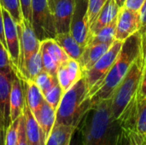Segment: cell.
I'll return each mask as SVG.
<instances>
[{
  "label": "cell",
  "instance_id": "cell-1",
  "mask_svg": "<svg viewBox=\"0 0 146 145\" xmlns=\"http://www.w3.org/2000/svg\"><path fill=\"white\" fill-rule=\"evenodd\" d=\"M111 103V98L103 100L86 114L80 123L82 145H118L121 128L112 116Z\"/></svg>",
  "mask_w": 146,
  "mask_h": 145
},
{
  "label": "cell",
  "instance_id": "cell-2",
  "mask_svg": "<svg viewBox=\"0 0 146 145\" xmlns=\"http://www.w3.org/2000/svg\"><path fill=\"white\" fill-rule=\"evenodd\" d=\"M140 56H142V35L138 31L123 41L113 66L96 92L90 97L92 106L112 97L117 85L126 76L133 62Z\"/></svg>",
  "mask_w": 146,
  "mask_h": 145
},
{
  "label": "cell",
  "instance_id": "cell-3",
  "mask_svg": "<svg viewBox=\"0 0 146 145\" xmlns=\"http://www.w3.org/2000/svg\"><path fill=\"white\" fill-rule=\"evenodd\" d=\"M92 108L89 89L84 77L80 78L64 92L56 111L54 126H68L79 128L86 114Z\"/></svg>",
  "mask_w": 146,
  "mask_h": 145
},
{
  "label": "cell",
  "instance_id": "cell-4",
  "mask_svg": "<svg viewBox=\"0 0 146 145\" xmlns=\"http://www.w3.org/2000/svg\"><path fill=\"white\" fill-rule=\"evenodd\" d=\"M144 68L145 61L140 56L133 62L126 76L115 88L111 97V113L115 121H118L126 108L137 96Z\"/></svg>",
  "mask_w": 146,
  "mask_h": 145
},
{
  "label": "cell",
  "instance_id": "cell-5",
  "mask_svg": "<svg viewBox=\"0 0 146 145\" xmlns=\"http://www.w3.org/2000/svg\"><path fill=\"white\" fill-rule=\"evenodd\" d=\"M122 44L123 41L115 39L110 49L99 58V60L89 70L82 73L89 89L90 97L96 92L98 86L108 74L121 51Z\"/></svg>",
  "mask_w": 146,
  "mask_h": 145
},
{
  "label": "cell",
  "instance_id": "cell-6",
  "mask_svg": "<svg viewBox=\"0 0 146 145\" xmlns=\"http://www.w3.org/2000/svg\"><path fill=\"white\" fill-rule=\"evenodd\" d=\"M117 121L121 129L133 132L142 140L146 138V97L137 100L136 96Z\"/></svg>",
  "mask_w": 146,
  "mask_h": 145
},
{
  "label": "cell",
  "instance_id": "cell-7",
  "mask_svg": "<svg viewBox=\"0 0 146 145\" xmlns=\"http://www.w3.org/2000/svg\"><path fill=\"white\" fill-rule=\"evenodd\" d=\"M32 26L40 42L56 38L57 33L48 0H32Z\"/></svg>",
  "mask_w": 146,
  "mask_h": 145
},
{
  "label": "cell",
  "instance_id": "cell-8",
  "mask_svg": "<svg viewBox=\"0 0 146 145\" xmlns=\"http://www.w3.org/2000/svg\"><path fill=\"white\" fill-rule=\"evenodd\" d=\"M19 37V63L15 73L21 74L23 71L25 62L28 58L40 48V41L37 38L33 31L32 22L25 18L21 23L16 24Z\"/></svg>",
  "mask_w": 146,
  "mask_h": 145
},
{
  "label": "cell",
  "instance_id": "cell-9",
  "mask_svg": "<svg viewBox=\"0 0 146 145\" xmlns=\"http://www.w3.org/2000/svg\"><path fill=\"white\" fill-rule=\"evenodd\" d=\"M16 76L11 67L0 68V129L5 135L10 123L9 99L12 81Z\"/></svg>",
  "mask_w": 146,
  "mask_h": 145
},
{
  "label": "cell",
  "instance_id": "cell-10",
  "mask_svg": "<svg viewBox=\"0 0 146 145\" xmlns=\"http://www.w3.org/2000/svg\"><path fill=\"white\" fill-rule=\"evenodd\" d=\"M88 0H75L73 13L70 33L83 47H86L89 38L88 23Z\"/></svg>",
  "mask_w": 146,
  "mask_h": 145
},
{
  "label": "cell",
  "instance_id": "cell-11",
  "mask_svg": "<svg viewBox=\"0 0 146 145\" xmlns=\"http://www.w3.org/2000/svg\"><path fill=\"white\" fill-rule=\"evenodd\" d=\"M139 29L140 11H133L124 6L120 8L116 21L115 39L124 41Z\"/></svg>",
  "mask_w": 146,
  "mask_h": 145
},
{
  "label": "cell",
  "instance_id": "cell-12",
  "mask_svg": "<svg viewBox=\"0 0 146 145\" xmlns=\"http://www.w3.org/2000/svg\"><path fill=\"white\" fill-rule=\"evenodd\" d=\"M3 9V31H4V38L6 42L7 50L9 56V58L15 67V71L17 70L19 63V37L17 32L16 23L10 16V15L2 8Z\"/></svg>",
  "mask_w": 146,
  "mask_h": 145
},
{
  "label": "cell",
  "instance_id": "cell-13",
  "mask_svg": "<svg viewBox=\"0 0 146 145\" xmlns=\"http://www.w3.org/2000/svg\"><path fill=\"white\" fill-rule=\"evenodd\" d=\"M75 0H56L52 9L54 25L57 34L70 32Z\"/></svg>",
  "mask_w": 146,
  "mask_h": 145
},
{
  "label": "cell",
  "instance_id": "cell-14",
  "mask_svg": "<svg viewBox=\"0 0 146 145\" xmlns=\"http://www.w3.org/2000/svg\"><path fill=\"white\" fill-rule=\"evenodd\" d=\"M57 80L63 91H67L74 84L82 78V71L78 61L69 58L62 62L57 70Z\"/></svg>",
  "mask_w": 146,
  "mask_h": 145
},
{
  "label": "cell",
  "instance_id": "cell-15",
  "mask_svg": "<svg viewBox=\"0 0 146 145\" xmlns=\"http://www.w3.org/2000/svg\"><path fill=\"white\" fill-rule=\"evenodd\" d=\"M23 115L25 118V131L27 145H45V136L25 101Z\"/></svg>",
  "mask_w": 146,
  "mask_h": 145
},
{
  "label": "cell",
  "instance_id": "cell-16",
  "mask_svg": "<svg viewBox=\"0 0 146 145\" xmlns=\"http://www.w3.org/2000/svg\"><path fill=\"white\" fill-rule=\"evenodd\" d=\"M119 9L120 8L115 3V0H106L98 17L96 18L94 22L90 26L89 37L98 32L104 26L113 22L117 18Z\"/></svg>",
  "mask_w": 146,
  "mask_h": 145
},
{
  "label": "cell",
  "instance_id": "cell-17",
  "mask_svg": "<svg viewBox=\"0 0 146 145\" xmlns=\"http://www.w3.org/2000/svg\"><path fill=\"white\" fill-rule=\"evenodd\" d=\"M113 42L86 45L78 61L82 73L89 70L99 60V58L110 49Z\"/></svg>",
  "mask_w": 146,
  "mask_h": 145
},
{
  "label": "cell",
  "instance_id": "cell-18",
  "mask_svg": "<svg viewBox=\"0 0 146 145\" xmlns=\"http://www.w3.org/2000/svg\"><path fill=\"white\" fill-rule=\"evenodd\" d=\"M25 105V97L23 92V86L21 81L17 77L12 81L9 107H10V121L11 122L23 115V109Z\"/></svg>",
  "mask_w": 146,
  "mask_h": 145
},
{
  "label": "cell",
  "instance_id": "cell-19",
  "mask_svg": "<svg viewBox=\"0 0 146 145\" xmlns=\"http://www.w3.org/2000/svg\"><path fill=\"white\" fill-rule=\"evenodd\" d=\"M23 86L25 101L28 105L33 115L36 114L44 103V97L37 85L32 80H25L20 79Z\"/></svg>",
  "mask_w": 146,
  "mask_h": 145
},
{
  "label": "cell",
  "instance_id": "cell-20",
  "mask_svg": "<svg viewBox=\"0 0 146 145\" xmlns=\"http://www.w3.org/2000/svg\"><path fill=\"white\" fill-rule=\"evenodd\" d=\"M38 126L42 129L46 140L48 139L56 121V110L44 101L40 109L33 115Z\"/></svg>",
  "mask_w": 146,
  "mask_h": 145
},
{
  "label": "cell",
  "instance_id": "cell-21",
  "mask_svg": "<svg viewBox=\"0 0 146 145\" xmlns=\"http://www.w3.org/2000/svg\"><path fill=\"white\" fill-rule=\"evenodd\" d=\"M54 39L62 48V50L66 52L69 58L79 61L85 47L81 46L71 35L70 32L56 34Z\"/></svg>",
  "mask_w": 146,
  "mask_h": 145
},
{
  "label": "cell",
  "instance_id": "cell-22",
  "mask_svg": "<svg viewBox=\"0 0 146 145\" xmlns=\"http://www.w3.org/2000/svg\"><path fill=\"white\" fill-rule=\"evenodd\" d=\"M43 70L44 67L42 62V53L41 49L39 48L25 62L22 73L21 74L16 73V75L19 79L33 81L35 77Z\"/></svg>",
  "mask_w": 146,
  "mask_h": 145
},
{
  "label": "cell",
  "instance_id": "cell-23",
  "mask_svg": "<svg viewBox=\"0 0 146 145\" xmlns=\"http://www.w3.org/2000/svg\"><path fill=\"white\" fill-rule=\"evenodd\" d=\"M77 129L68 126H54L45 145H70L72 137Z\"/></svg>",
  "mask_w": 146,
  "mask_h": 145
},
{
  "label": "cell",
  "instance_id": "cell-24",
  "mask_svg": "<svg viewBox=\"0 0 146 145\" xmlns=\"http://www.w3.org/2000/svg\"><path fill=\"white\" fill-rule=\"evenodd\" d=\"M116 21H117V18L110 24L101 28L95 34L90 36L86 45L113 42L115 39V31H116Z\"/></svg>",
  "mask_w": 146,
  "mask_h": 145
},
{
  "label": "cell",
  "instance_id": "cell-25",
  "mask_svg": "<svg viewBox=\"0 0 146 145\" xmlns=\"http://www.w3.org/2000/svg\"><path fill=\"white\" fill-rule=\"evenodd\" d=\"M41 45L47 50L55 62L60 66L62 62L69 59L68 56L55 39H46L41 42Z\"/></svg>",
  "mask_w": 146,
  "mask_h": 145
},
{
  "label": "cell",
  "instance_id": "cell-26",
  "mask_svg": "<svg viewBox=\"0 0 146 145\" xmlns=\"http://www.w3.org/2000/svg\"><path fill=\"white\" fill-rule=\"evenodd\" d=\"M1 7L5 9L13 18L16 24L21 23L23 19L20 0H0Z\"/></svg>",
  "mask_w": 146,
  "mask_h": 145
},
{
  "label": "cell",
  "instance_id": "cell-27",
  "mask_svg": "<svg viewBox=\"0 0 146 145\" xmlns=\"http://www.w3.org/2000/svg\"><path fill=\"white\" fill-rule=\"evenodd\" d=\"M33 82L39 88L43 95H44L56 83L58 82L57 77L52 76L46 71H41L33 79Z\"/></svg>",
  "mask_w": 146,
  "mask_h": 145
},
{
  "label": "cell",
  "instance_id": "cell-28",
  "mask_svg": "<svg viewBox=\"0 0 146 145\" xmlns=\"http://www.w3.org/2000/svg\"><path fill=\"white\" fill-rule=\"evenodd\" d=\"M63 94L64 91L60 84L57 82L44 95V100L56 111Z\"/></svg>",
  "mask_w": 146,
  "mask_h": 145
},
{
  "label": "cell",
  "instance_id": "cell-29",
  "mask_svg": "<svg viewBox=\"0 0 146 145\" xmlns=\"http://www.w3.org/2000/svg\"><path fill=\"white\" fill-rule=\"evenodd\" d=\"M40 49L42 53V62H43L44 70L46 71L50 75L57 77L56 75H57V70L59 65L55 62V60L51 57V56L47 52V50L41 45V43H40Z\"/></svg>",
  "mask_w": 146,
  "mask_h": 145
},
{
  "label": "cell",
  "instance_id": "cell-30",
  "mask_svg": "<svg viewBox=\"0 0 146 145\" xmlns=\"http://www.w3.org/2000/svg\"><path fill=\"white\" fill-rule=\"evenodd\" d=\"M21 117V116H20L15 121H14L10 123V125L5 133L4 145H16L17 144Z\"/></svg>",
  "mask_w": 146,
  "mask_h": 145
},
{
  "label": "cell",
  "instance_id": "cell-31",
  "mask_svg": "<svg viewBox=\"0 0 146 145\" xmlns=\"http://www.w3.org/2000/svg\"><path fill=\"white\" fill-rule=\"evenodd\" d=\"M106 0H88V23L89 28L90 26L94 22L96 18L98 17L103 5L104 4Z\"/></svg>",
  "mask_w": 146,
  "mask_h": 145
},
{
  "label": "cell",
  "instance_id": "cell-32",
  "mask_svg": "<svg viewBox=\"0 0 146 145\" xmlns=\"http://www.w3.org/2000/svg\"><path fill=\"white\" fill-rule=\"evenodd\" d=\"M142 139L137 137L133 132L121 129L119 137L118 145H139Z\"/></svg>",
  "mask_w": 146,
  "mask_h": 145
},
{
  "label": "cell",
  "instance_id": "cell-33",
  "mask_svg": "<svg viewBox=\"0 0 146 145\" xmlns=\"http://www.w3.org/2000/svg\"><path fill=\"white\" fill-rule=\"evenodd\" d=\"M7 67H11L15 69V67L9 58L8 50L0 41V68Z\"/></svg>",
  "mask_w": 146,
  "mask_h": 145
},
{
  "label": "cell",
  "instance_id": "cell-34",
  "mask_svg": "<svg viewBox=\"0 0 146 145\" xmlns=\"http://www.w3.org/2000/svg\"><path fill=\"white\" fill-rule=\"evenodd\" d=\"M23 18L32 22V0H20Z\"/></svg>",
  "mask_w": 146,
  "mask_h": 145
},
{
  "label": "cell",
  "instance_id": "cell-35",
  "mask_svg": "<svg viewBox=\"0 0 146 145\" xmlns=\"http://www.w3.org/2000/svg\"><path fill=\"white\" fill-rule=\"evenodd\" d=\"M16 145H27V138H26V131H25V118L22 115L21 117L20 126H19V134H18V141Z\"/></svg>",
  "mask_w": 146,
  "mask_h": 145
},
{
  "label": "cell",
  "instance_id": "cell-36",
  "mask_svg": "<svg viewBox=\"0 0 146 145\" xmlns=\"http://www.w3.org/2000/svg\"><path fill=\"white\" fill-rule=\"evenodd\" d=\"M146 97V68H144L142 76H141V79H140V83H139V90L137 92V100H141L143 98Z\"/></svg>",
  "mask_w": 146,
  "mask_h": 145
},
{
  "label": "cell",
  "instance_id": "cell-37",
  "mask_svg": "<svg viewBox=\"0 0 146 145\" xmlns=\"http://www.w3.org/2000/svg\"><path fill=\"white\" fill-rule=\"evenodd\" d=\"M145 0H126L124 7L133 11H140Z\"/></svg>",
  "mask_w": 146,
  "mask_h": 145
},
{
  "label": "cell",
  "instance_id": "cell-38",
  "mask_svg": "<svg viewBox=\"0 0 146 145\" xmlns=\"http://www.w3.org/2000/svg\"><path fill=\"white\" fill-rule=\"evenodd\" d=\"M139 32L142 36L146 32V0L140 9V29Z\"/></svg>",
  "mask_w": 146,
  "mask_h": 145
},
{
  "label": "cell",
  "instance_id": "cell-39",
  "mask_svg": "<svg viewBox=\"0 0 146 145\" xmlns=\"http://www.w3.org/2000/svg\"><path fill=\"white\" fill-rule=\"evenodd\" d=\"M0 41L2 42V44H3V46L6 48L7 50V46H6V42H5V38H4V31H3V9L0 4Z\"/></svg>",
  "mask_w": 146,
  "mask_h": 145
},
{
  "label": "cell",
  "instance_id": "cell-40",
  "mask_svg": "<svg viewBox=\"0 0 146 145\" xmlns=\"http://www.w3.org/2000/svg\"><path fill=\"white\" fill-rule=\"evenodd\" d=\"M142 56H146V32L142 36Z\"/></svg>",
  "mask_w": 146,
  "mask_h": 145
},
{
  "label": "cell",
  "instance_id": "cell-41",
  "mask_svg": "<svg viewBox=\"0 0 146 145\" xmlns=\"http://www.w3.org/2000/svg\"><path fill=\"white\" fill-rule=\"evenodd\" d=\"M56 1V0H48V5H49V8H50V9L51 13H52V9H53V8H54V4H55Z\"/></svg>",
  "mask_w": 146,
  "mask_h": 145
},
{
  "label": "cell",
  "instance_id": "cell-42",
  "mask_svg": "<svg viewBox=\"0 0 146 145\" xmlns=\"http://www.w3.org/2000/svg\"><path fill=\"white\" fill-rule=\"evenodd\" d=\"M115 3L118 5V7H119V8H121V7H123V6H124L126 0H115Z\"/></svg>",
  "mask_w": 146,
  "mask_h": 145
},
{
  "label": "cell",
  "instance_id": "cell-43",
  "mask_svg": "<svg viewBox=\"0 0 146 145\" xmlns=\"http://www.w3.org/2000/svg\"><path fill=\"white\" fill-rule=\"evenodd\" d=\"M4 137L5 135L0 129V145H4Z\"/></svg>",
  "mask_w": 146,
  "mask_h": 145
},
{
  "label": "cell",
  "instance_id": "cell-44",
  "mask_svg": "<svg viewBox=\"0 0 146 145\" xmlns=\"http://www.w3.org/2000/svg\"><path fill=\"white\" fill-rule=\"evenodd\" d=\"M140 145H146V138L143 139V140L141 141V143H140Z\"/></svg>",
  "mask_w": 146,
  "mask_h": 145
},
{
  "label": "cell",
  "instance_id": "cell-45",
  "mask_svg": "<svg viewBox=\"0 0 146 145\" xmlns=\"http://www.w3.org/2000/svg\"><path fill=\"white\" fill-rule=\"evenodd\" d=\"M144 61H145V68H146V56L144 58Z\"/></svg>",
  "mask_w": 146,
  "mask_h": 145
},
{
  "label": "cell",
  "instance_id": "cell-46",
  "mask_svg": "<svg viewBox=\"0 0 146 145\" xmlns=\"http://www.w3.org/2000/svg\"><path fill=\"white\" fill-rule=\"evenodd\" d=\"M140 143H141V142H140ZM139 145H140V144H139Z\"/></svg>",
  "mask_w": 146,
  "mask_h": 145
}]
</instances>
